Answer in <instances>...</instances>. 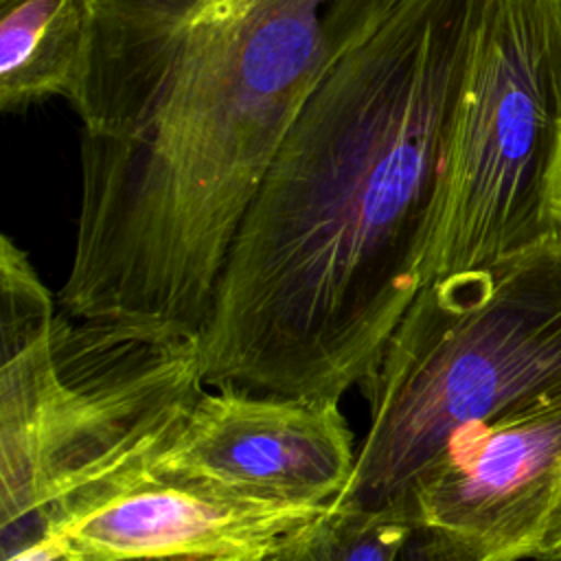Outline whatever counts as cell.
Masks as SVG:
<instances>
[{
    "mask_svg": "<svg viewBox=\"0 0 561 561\" xmlns=\"http://www.w3.org/2000/svg\"><path fill=\"white\" fill-rule=\"evenodd\" d=\"M495 0H397L322 75L228 252L208 386L342 399L421 289L449 118Z\"/></svg>",
    "mask_w": 561,
    "mask_h": 561,
    "instance_id": "obj_1",
    "label": "cell"
},
{
    "mask_svg": "<svg viewBox=\"0 0 561 561\" xmlns=\"http://www.w3.org/2000/svg\"><path fill=\"white\" fill-rule=\"evenodd\" d=\"M0 355L4 561L151 478L208 386L197 331L66 313L9 234L0 239Z\"/></svg>",
    "mask_w": 561,
    "mask_h": 561,
    "instance_id": "obj_2",
    "label": "cell"
},
{
    "mask_svg": "<svg viewBox=\"0 0 561 561\" xmlns=\"http://www.w3.org/2000/svg\"><path fill=\"white\" fill-rule=\"evenodd\" d=\"M368 430L335 497L401 495L462 425L561 390V234L423 283L359 383Z\"/></svg>",
    "mask_w": 561,
    "mask_h": 561,
    "instance_id": "obj_3",
    "label": "cell"
},
{
    "mask_svg": "<svg viewBox=\"0 0 561 561\" xmlns=\"http://www.w3.org/2000/svg\"><path fill=\"white\" fill-rule=\"evenodd\" d=\"M561 234V0H495L456 99L421 285Z\"/></svg>",
    "mask_w": 561,
    "mask_h": 561,
    "instance_id": "obj_4",
    "label": "cell"
},
{
    "mask_svg": "<svg viewBox=\"0 0 561 561\" xmlns=\"http://www.w3.org/2000/svg\"><path fill=\"white\" fill-rule=\"evenodd\" d=\"M401 495L412 557L537 559L561 524V390L458 427Z\"/></svg>",
    "mask_w": 561,
    "mask_h": 561,
    "instance_id": "obj_5",
    "label": "cell"
},
{
    "mask_svg": "<svg viewBox=\"0 0 561 561\" xmlns=\"http://www.w3.org/2000/svg\"><path fill=\"white\" fill-rule=\"evenodd\" d=\"M357 460L337 399L219 383L202 390L151 478L237 495L329 502Z\"/></svg>",
    "mask_w": 561,
    "mask_h": 561,
    "instance_id": "obj_6",
    "label": "cell"
},
{
    "mask_svg": "<svg viewBox=\"0 0 561 561\" xmlns=\"http://www.w3.org/2000/svg\"><path fill=\"white\" fill-rule=\"evenodd\" d=\"M329 502L263 500L147 478L46 533L18 561H287Z\"/></svg>",
    "mask_w": 561,
    "mask_h": 561,
    "instance_id": "obj_7",
    "label": "cell"
},
{
    "mask_svg": "<svg viewBox=\"0 0 561 561\" xmlns=\"http://www.w3.org/2000/svg\"><path fill=\"white\" fill-rule=\"evenodd\" d=\"M92 0H0V107L70 99L92 39Z\"/></svg>",
    "mask_w": 561,
    "mask_h": 561,
    "instance_id": "obj_8",
    "label": "cell"
},
{
    "mask_svg": "<svg viewBox=\"0 0 561 561\" xmlns=\"http://www.w3.org/2000/svg\"><path fill=\"white\" fill-rule=\"evenodd\" d=\"M414 519L403 495L381 504L333 497L287 561H394L414 543Z\"/></svg>",
    "mask_w": 561,
    "mask_h": 561,
    "instance_id": "obj_9",
    "label": "cell"
},
{
    "mask_svg": "<svg viewBox=\"0 0 561 561\" xmlns=\"http://www.w3.org/2000/svg\"><path fill=\"white\" fill-rule=\"evenodd\" d=\"M537 559L539 561H561V524L554 530L552 539L546 543V548L539 552Z\"/></svg>",
    "mask_w": 561,
    "mask_h": 561,
    "instance_id": "obj_10",
    "label": "cell"
}]
</instances>
